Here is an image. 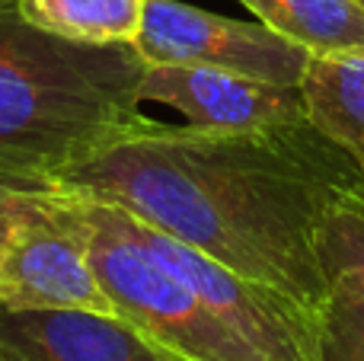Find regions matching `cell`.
Returning a JSON list of instances; mask_svg holds the SVG:
<instances>
[{
    "label": "cell",
    "instance_id": "12",
    "mask_svg": "<svg viewBox=\"0 0 364 361\" xmlns=\"http://www.w3.org/2000/svg\"><path fill=\"white\" fill-rule=\"evenodd\" d=\"M320 259L333 285H346L364 298V183L333 202L320 224Z\"/></svg>",
    "mask_w": 364,
    "mask_h": 361
},
{
    "label": "cell",
    "instance_id": "3",
    "mask_svg": "<svg viewBox=\"0 0 364 361\" xmlns=\"http://www.w3.org/2000/svg\"><path fill=\"white\" fill-rule=\"evenodd\" d=\"M42 202L87 249L115 313L157 349L186 361H262L246 349L201 298L128 230L119 205L45 185Z\"/></svg>",
    "mask_w": 364,
    "mask_h": 361
},
{
    "label": "cell",
    "instance_id": "11",
    "mask_svg": "<svg viewBox=\"0 0 364 361\" xmlns=\"http://www.w3.org/2000/svg\"><path fill=\"white\" fill-rule=\"evenodd\" d=\"M19 13L51 36L87 45H134L147 0H16Z\"/></svg>",
    "mask_w": 364,
    "mask_h": 361
},
{
    "label": "cell",
    "instance_id": "7",
    "mask_svg": "<svg viewBox=\"0 0 364 361\" xmlns=\"http://www.w3.org/2000/svg\"><path fill=\"white\" fill-rule=\"evenodd\" d=\"M138 99L170 106L186 115V125L218 131L310 122L301 87L256 80L205 64H144Z\"/></svg>",
    "mask_w": 364,
    "mask_h": 361
},
{
    "label": "cell",
    "instance_id": "16",
    "mask_svg": "<svg viewBox=\"0 0 364 361\" xmlns=\"http://www.w3.org/2000/svg\"><path fill=\"white\" fill-rule=\"evenodd\" d=\"M355 4H358V6H364V0H355Z\"/></svg>",
    "mask_w": 364,
    "mask_h": 361
},
{
    "label": "cell",
    "instance_id": "10",
    "mask_svg": "<svg viewBox=\"0 0 364 361\" xmlns=\"http://www.w3.org/2000/svg\"><path fill=\"white\" fill-rule=\"evenodd\" d=\"M259 23L297 42L310 55L364 45V6L355 0H240Z\"/></svg>",
    "mask_w": 364,
    "mask_h": 361
},
{
    "label": "cell",
    "instance_id": "15",
    "mask_svg": "<svg viewBox=\"0 0 364 361\" xmlns=\"http://www.w3.org/2000/svg\"><path fill=\"white\" fill-rule=\"evenodd\" d=\"M160 361H186V358H179V355H173V352L160 349Z\"/></svg>",
    "mask_w": 364,
    "mask_h": 361
},
{
    "label": "cell",
    "instance_id": "13",
    "mask_svg": "<svg viewBox=\"0 0 364 361\" xmlns=\"http://www.w3.org/2000/svg\"><path fill=\"white\" fill-rule=\"evenodd\" d=\"M320 361H364V298L333 285L320 313Z\"/></svg>",
    "mask_w": 364,
    "mask_h": 361
},
{
    "label": "cell",
    "instance_id": "9",
    "mask_svg": "<svg viewBox=\"0 0 364 361\" xmlns=\"http://www.w3.org/2000/svg\"><path fill=\"white\" fill-rule=\"evenodd\" d=\"M301 93L310 125L364 163V45L310 55Z\"/></svg>",
    "mask_w": 364,
    "mask_h": 361
},
{
    "label": "cell",
    "instance_id": "2",
    "mask_svg": "<svg viewBox=\"0 0 364 361\" xmlns=\"http://www.w3.org/2000/svg\"><path fill=\"white\" fill-rule=\"evenodd\" d=\"M134 45H87L0 0V176L45 189L61 170L144 128Z\"/></svg>",
    "mask_w": 364,
    "mask_h": 361
},
{
    "label": "cell",
    "instance_id": "5",
    "mask_svg": "<svg viewBox=\"0 0 364 361\" xmlns=\"http://www.w3.org/2000/svg\"><path fill=\"white\" fill-rule=\"evenodd\" d=\"M0 304L119 317L83 243L45 208L42 189H13L0 217Z\"/></svg>",
    "mask_w": 364,
    "mask_h": 361
},
{
    "label": "cell",
    "instance_id": "4",
    "mask_svg": "<svg viewBox=\"0 0 364 361\" xmlns=\"http://www.w3.org/2000/svg\"><path fill=\"white\" fill-rule=\"evenodd\" d=\"M125 215L141 247L179 275L201 304L262 361H320V313L269 285L250 281L195 247Z\"/></svg>",
    "mask_w": 364,
    "mask_h": 361
},
{
    "label": "cell",
    "instance_id": "1",
    "mask_svg": "<svg viewBox=\"0 0 364 361\" xmlns=\"http://www.w3.org/2000/svg\"><path fill=\"white\" fill-rule=\"evenodd\" d=\"M358 183L364 163L310 122L218 131L157 119L51 179L55 189L119 205L316 313L333 294L320 224Z\"/></svg>",
    "mask_w": 364,
    "mask_h": 361
},
{
    "label": "cell",
    "instance_id": "8",
    "mask_svg": "<svg viewBox=\"0 0 364 361\" xmlns=\"http://www.w3.org/2000/svg\"><path fill=\"white\" fill-rule=\"evenodd\" d=\"M0 361H160V349L122 317L0 304Z\"/></svg>",
    "mask_w": 364,
    "mask_h": 361
},
{
    "label": "cell",
    "instance_id": "14",
    "mask_svg": "<svg viewBox=\"0 0 364 361\" xmlns=\"http://www.w3.org/2000/svg\"><path fill=\"white\" fill-rule=\"evenodd\" d=\"M13 189H36V185H26L19 179H10V176H0V217L6 211V202H10V192Z\"/></svg>",
    "mask_w": 364,
    "mask_h": 361
},
{
    "label": "cell",
    "instance_id": "6",
    "mask_svg": "<svg viewBox=\"0 0 364 361\" xmlns=\"http://www.w3.org/2000/svg\"><path fill=\"white\" fill-rule=\"evenodd\" d=\"M134 51L147 64H205L256 80L301 87L310 51L265 23L220 16L182 0H147Z\"/></svg>",
    "mask_w": 364,
    "mask_h": 361
}]
</instances>
